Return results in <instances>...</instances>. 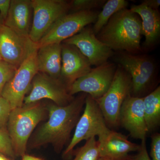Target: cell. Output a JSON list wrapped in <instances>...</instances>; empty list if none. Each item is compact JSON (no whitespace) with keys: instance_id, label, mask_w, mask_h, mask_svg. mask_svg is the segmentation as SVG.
Instances as JSON below:
<instances>
[{"instance_id":"3957f363","label":"cell","mask_w":160,"mask_h":160,"mask_svg":"<svg viewBox=\"0 0 160 160\" xmlns=\"http://www.w3.org/2000/svg\"><path fill=\"white\" fill-rule=\"evenodd\" d=\"M46 105L40 102L12 109L7 122V131L15 157L26 154L29 138L38 124L47 116Z\"/></svg>"},{"instance_id":"ba28073f","label":"cell","mask_w":160,"mask_h":160,"mask_svg":"<svg viewBox=\"0 0 160 160\" xmlns=\"http://www.w3.org/2000/svg\"><path fill=\"white\" fill-rule=\"evenodd\" d=\"M38 49H34L28 55L3 89L2 97L9 102L12 109L22 106L33 78L39 72Z\"/></svg>"},{"instance_id":"4dcf8cb0","label":"cell","mask_w":160,"mask_h":160,"mask_svg":"<svg viewBox=\"0 0 160 160\" xmlns=\"http://www.w3.org/2000/svg\"><path fill=\"white\" fill-rule=\"evenodd\" d=\"M22 160H44L42 158L27 154L26 153L22 157Z\"/></svg>"},{"instance_id":"836d02e7","label":"cell","mask_w":160,"mask_h":160,"mask_svg":"<svg viewBox=\"0 0 160 160\" xmlns=\"http://www.w3.org/2000/svg\"><path fill=\"white\" fill-rule=\"evenodd\" d=\"M2 21H3V20H2V18H1V17H0V25H1V24H3L2 22Z\"/></svg>"},{"instance_id":"44dd1931","label":"cell","mask_w":160,"mask_h":160,"mask_svg":"<svg viewBox=\"0 0 160 160\" xmlns=\"http://www.w3.org/2000/svg\"><path fill=\"white\" fill-rule=\"evenodd\" d=\"M128 5V2L125 0H109L106 2L92 28L94 34L97 35L115 13L126 8Z\"/></svg>"},{"instance_id":"4fadbf2b","label":"cell","mask_w":160,"mask_h":160,"mask_svg":"<svg viewBox=\"0 0 160 160\" xmlns=\"http://www.w3.org/2000/svg\"><path fill=\"white\" fill-rule=\"evenodd\" d=\"M62 43L76 46L88 59L91 66L96 67L107 62L114 54L113 50L98 38L90 27H85Z\"/></svg>"},{"instance_id":"e0dca14e","label":"cell","mask_w":160,"mask_h":160,"mask_svg":"<svg viewBox=\"0 0 160 160\" xmlns=\"http://www.w3.org/2000/svg\"><path fill=\"white\" fill-rule=\"evenodd\" d=\"M32 18L31 1L12 0L8 15L3 24L19 35L29 38Z\"/></svg>"},{"instance_id":"8fae6325","label":"cell","mask_w":160,"mask_h":160,"mask_svg":"<svg viewBox=\"0 0 160 160\" xmlns=\"http://www.w3.org/2000/svg\"><path fill=\"white\" fill-rule=\"evenodd\" d=\"M117 67L107 62L92 69L88 74L78 79L69 88L72 96L79 92L89 95L95 100L102 97L112 82Z\"/></svg>"},{"instance_id":"5bb4252c","label":"cell","mask_w":160,"mask_h":160,"mask_svg":"<svg viewBox=\"0 0 160 160\" xmlns=\"http://www.w3.org/2000/svg\"><path fill=\"white\" fill-rule=\"evenodd\" d=\"M120 125L133 138L146 139L148 132L145 122L143 98L129 96L123 103L120 113Z\"/></svg>"},{"instance_id":"2e32d148","label":"cell","mask_w":160,"mask_h":160,"mask_svg":"<svg viewBox=\"0 0 160 160\" xmlns=\"http://www.w3.org/2000/svg\"><path fill=\"white\" fill-rule=\"evenodd\" d=\"M98 141L100 157L111 160H129V153L140 148V145L132 142L126 136L112 130Z\"/></svg>"},{"instance_id":"603a6c76","label":"cell","mask_w":160,"mask_h":160,"mask_svg":"<svg viewBox=\"0 0 160 160\" xmlns=\"http://www.w3.org/2000/svg\"><path fill=\"white\" fill-rule=\"evenodd\" d=\"M70 9L73 12L91 11L104 6L105 0H74L70 2Z\"/></svg>"},{"instance_id":"484cf974","label":"cell","mask_w":160,"mask_h":160,"mask_svg":"<svg viewBox=\"0 0 160 160\" xmlns=\"http://www.w3.org/2000/svg\"><path fill=\"white\" fill-rule=\"evenodd\" d=\"M12 108L9 102L0 97V129H6L7 122Z\"/></svg>"},{"instance_id":"7c38bea8","label":"cell","mask_w":160,"mask_h":160,"mask_svg":"<svg viewBox=\"0 0 160 160\" xmlns=\"http://www.w3.org/2000/svg\"><path fill=\"white\" fill-rule=\"evenodd\" d=\"M38 49L29 38L22 37L3 24L0 25V56L18 69L28 55Z\"/></svg>"},{"instance_id":"277c9868","label":"cell","mask_w":160,"mask_h":160,"mask_svg":"<svg viewBox=\"0 0 160 160\" xmlns=\"http://www.w3.org/2000/svg\"><path fill=\"white\" fill-rule=\"evenodd\" d=\"M82 115L76 126L74 134L69 145L63 152L62 158L69 160L73 157L74 148L82 141L98 137V139L108 134L110 131L96 101L87 94Z\"/></svg>"},{"instance_id":"1f68e13d","label":"cell","mask_w":160,"mask_h":160,"mask_svg":"<svg viewBox=\"0 0 160 160\" xmlns=\"http://www.w3.org/2000/svg\"><path fill=\"white\" fill-rule=\"evenodd\" d=\"M0 160H10L5 155L0 153Z\"/></svg>"},{"instance_id":"83f0119b","label":"cell","mask_w":160,"mask_h":160,"mask_svg":"<svg viewBox=\"0 0 160 160\" xmlns=\"http://www.w3.org/2000/svg\"><path fill=\"white\" fill-rule=\"evenodd\" d=\"M129 160H152L147 152L146 139L142 140L137 153L132 155H131Z\"/></svg>"},{"instance_id":"7402d4cb","label":"cell","mask_w":160,"mask_h":160,"mask_svg":"<svg viewBox=\"0 0 160 160\" xmlns=\"http://www.w3.org/2000/svg\"><path fill=\"white\" fill-rule=\"evenodd\" d=\"M73 156L72 160H98L100 158L98 141L95 137L86 140L84 146L74 150Z\"/></svg>"},{"instance_id":"d4e9b609","label":"cell","mask_w":160,"mask_h":160,"mask_svg":"<svg viewBox=\"0 0 160 160\" xmlns=\"http://www.w3.org/2000/svg\"><path fill=\"white\" fill-rule=\"evenodd\" d=\"M0 153L12 158L15 157L7 129H0Z\"/></svg>"},{"instance_id":"52a82bcc","label":"cell","mask_w":160,"mask_h":160,"mask_svg":"<svg viewBox=\"0 0 160 160\" xmlns=\"http://www.w3.org/2000/svg\"><path fill=\"white\" fill-rule=\"evenodd\" d=\"M31 2L32 19L29 38L38 45L51 26L67 14L70 2L65 0H31Z\"/></svg>"},{"instance_id":"ac0fdd59","label":"cell","mask_w":160,"mask_h":160,"mask_svg":"<svg viewBox=\"0 0 160 160\" xmlns=\"http://www.w3.org/2000/svg\"><path fill=\"white\" fill-rule=\"evenodd\" d=\"M130 10L142 19L143 35L145 37L143 47L151 49L158 42L160 36V15L158 9L149 8L142 3L132 5Z\"/></svg>"},{"instance_id":"5b68a950","label":"cell","mask_w":160,"mask_h":160,"mask_svg":"<svg viewBox=\"0 0 160 160\" xmlns=\"http://www.w3.org/2000/svg\"><path fill=\"white\" fill-rule=\"evenodd\" d=\"M131 77L118 65L109 89L95 100L108 127L115 128L119 126L121 107L126 98L131 95Z\"/></svg>"},{"instance_id":"d6986e66","label":"cell","mask_w":160,"mask_h":160,"mask_svg":"<svg viewBox=\"0 0 160 160\" xmlns=\"http://www.w3.org/2000/svg\"><path fill=\"white\" fill-rule=\"evenodd\" d=\"M39 72L56 79H60L62 68V43L41 46L37 52Z\"/></svg>"},{"instance_id":"f1b7e54d","label":"cell","mask_w":160,"mask_h":160,"mask_svg":"<svg viewBox=\"0 0 160 160\" xmlns=\"http://www.w3.org/2000/svg\"><path fill=\"white\" fill-rule=\"evenodd\" d=\"M11 1L10 0H0V17L3 20V23L8 15Z\"/></svg>"},{"instance_id":"9c48e42d","label":"cell","mask_w":160,"mask_h":160,"mask_svg":"<svg viewBox=\"0 0 160 160\" xmlns=\"http://www.w3.org/2000/svg\"><path fill=\"white\" fill-rule=\"evenodd\" d=\"M98 12H73L60 18L40 40L38 48L48 44L62 43L77 34L85 27L96 21Z\"/></svg>"},{"instance_id":"9a60e30c","label":"cell","mask_w":160,"mask_h":160,"mask_svg":"<svg viewBox=\"0 0 160 160\" xmlns=\"http://www.w3.org/2000/svg\"><path fill=\"white\" fill-rule=\"evenodd\" d=\"M89 60L76 46L62 43V68L60 79L68 89L74 82L92 70Z\"/></svg>"},{"instance_id":"30bf717a","label":"cell","mask_w":160,"mask_h":160,"mask_svg":"<svg viewBox=\"0 0 160 160\" xmlns=\"http://www.w3.org/2000/svg\"><path fill=\"white\" fill-rule=\"evenodd\" d=\"M30 88V93L24 98L23 104L25 105L47 99L58 106H65L74 99L69 93L68 87L61 79L39 72L33 78Z\"/></svg>"},{"instance_id":"4316f807","label":"cell","mask_w":160,"mask_h":160,"mask_svg":"<svg viewBox=\"0 0 160 160\" xmlns=\"http://www.w3.org/2000/svg\"><path fill=\"white\" fill-rule=\"evenodd\" d=\"M152 160H160V134L155 133L151 137V150Z\"/></svg>"},{"instance_id":"e575fe53","label":"cell","mask_w":160,"mask_h":160,"mask_svg":"<svg viewBox=\"0 0 160 160\" xmlns=\"http://www.w3.org/2000/svg\"><path fill=\"white\" fill-rule=\"evenodd\" d=\"M0 60H2V59H1V56H0Z\"/></svg>"},{"instance_id":"d6a6232c","label":"cell","mask_w":160,"mask_h":160,"mask_svg":"<svg viewBox=\"0 0 160 160\" xmlns=\"http://www.w3.org/2000/svg\"><path fill=\"white\" fill-rule=\"evenodd\" d=\"M98 160H109V159L106 158L100 157Z\"/></svg>"},{"instance_id":"8992f818","label":"cell","mask_w":160,"mask_h":160,"mask_svg":"<svg viewBox=\"0 0 160 160\" xmlns=\"http://www.w3.org/2000/svg\"><path fill=\"white\" fill-rule=\"evenodd\" d=\"M114 59L130 75L132 96L141 98L149 89L155 76L157 69L154 61L147 56L126 52H118Z\"/></svg>"},{"instance_id":"cb8c5ba5","label":"cell","mask_w":160,"mask_h":160,"mask_svg":"<svg viewBox=\"0 0 160 160\" xmlns=\"http://www.w3.org/2000/svg\"><path fill=\"white\" fill-rule=\"evenodd\" d=\"M17 69L14 66L0 60V97L4 87L13 76Z\"/></svg>"},{"instance_id":"6da1fadb","label":"cell","mask_w":160,"mask_h":160,"mask_svg":"<svg viewBox=\"0 0 160 160\" xmlns=\"http://www.w3.org/2000/svg\"><path fill=\"white\" fill-rule=\"evenodd\" d=\"M87 94L82 92L65 106L53 103L46 105L49 119L34 132L28 143L31 149L50 144L59 153L69 141L85 105Z\"/></svg>"},{"instance_id":"ffe728a7","label":"cell","mask_w":160,"mask_h":160,"mask_svg":"<svg viewBox=\"0 0 160 160\" xmlns=\"http://www.w3.org/2000/svg\"><path fill=\"white\" fill-rule=\"evenodd\" d=\"M145 122L148 132L153 131L160 125V87L143 98Z\"/></svg>"},{"instance_id":"7a4b0ae2","label":"cell","mask_w":160,"mask_h":160,"mask_svg":"<svg viewBox=\"0 0 160 160\" xmlns=\"http://www.w3.org/2000/svg\"><path fill=\"white\" fill-rule=\"evenodd\" d=\"M142 21L125 8L115 13L96 36L112 50L137 54L142 50Z\"/></svg>"},{"instance_id":"f546056e","label":"cell","mask_w":160,"mask_h":160,"mask_svg":"<svg viewBox=\"0 0 160 160\" xmlns=\"http://www.w3.org/2000/svg\"><path fill=\"white\" fill-rule=\"evenodd\" d=\"M142 4L152 9H158L160 6V0H145Z\"/></svg>"}]
</instances>
